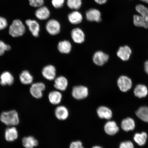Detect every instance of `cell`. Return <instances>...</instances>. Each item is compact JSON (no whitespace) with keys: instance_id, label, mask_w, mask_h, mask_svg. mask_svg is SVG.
Segmentation results:
<instances>
[{"instance_id":"1","label":"cell","mask_w":148,"mask_h":148,"mask_svg":"<svg viewBox=\"0 0 148 148\" xmlns=\"http://www.w3.org/2000/svg\"><path fill=\"white\" fill-rule=\"evenodd\" d=\"M0 120L5 125L14 126L19 123V118L18 113L16 111L12 110L1 113Z\"/></svg>"},{"instance_id":"2","label":"cell","mask_w":148,"mask_h":148,"mask_svg":"<svg viewBox=\"0 0 148 148\" xmlns=\"http://www.w3.org/2000/svg\"><path fill=\"white\" fill-rule=\"evenodd\" d=\"M25 31V27L21 20L16 19L13 21L9 28V33L14 38L23 36Z\"/></svg>"},{"instance_id":"3","label":"cell","mask_w":148,"mask_h":148,"mask_svg":"<svg viewBox=\"0 0 148 148\" xmlns=\"http://www.w3.org/2000/svg\"><path fill=\"white\" fill-rule=\"evenodd\" d=\"M88 89L84 86H76L73 87L72 90V96L74 99L78 100L86 99L88 97Z\"/></svg>"},{"instance_id":"4","label":"cell","mask_w":148,"mask_h":148,"mask_svg":"<svg viewBox=\"0 0 148 148\" xmlns=\"http://www.w3.org/2000/svg\"><path fill=\"white\" fill-rule=\"evenodd\" d=\"M45 85L42 82H37L32 85L30 88V93L36 99H39L42 97L43 92L45 90Z\"/></svg>"},{"instance_id":"5","label":"cell","mask_w":148,"mask_h":148,"mask_svg":"<svg viewBox=\"0 0 148 148\" xmlns=\"http://www.w3.org/2000/svg\"><path fill=\"white\" fill-rule=\"evenodd\" d=\"M46 29L47 32L52 36H55L60 33L61 25L57 20L51 19L46 24Z\"/></svg>"},{"instance_id":"6","label":"cell","mask_w":148,"mask_h":148,"mask_svg":"<svg viewBox=\"0 0 148 148\" xmlns=\"http://www.w3.org/2000/svg\"><path fill=\"white\" fill-rule=\"evenodd\" d=\"M117 84L121 91L126 92L129 91L132 88V81L126 76H121L118 79Z\"/></svg>"},{"instance_id":"7","label":"cell","mask_w":148,"mask_h":148,"mask_svg":"<svg viewBox=\"0 0 148 148\" xmlns=\"http://www.w3.org/2000/svg\"><path fill=\"white\" fill-rule=\"evenodd\" d=\"M109 56L107 53L101 51H98L94 53L92 60L94 64L98 66H102L108 62Z\"/></svg>"},{"instance_id":"8","label":"cell","mask_w":148,"mask_h":148,"mask_svg":"<svg viewBox=\"0 0 148 148\" xmlns=\"http://www.w3.org/2000/svg\"><path fill=\"white\" fill-rule=\"evenodd\" d=\"M42 73L44 78L47 80H53L56 77V69L52 65H48L44 66L42 70Z\"/></svg>"},{"instance_id":"9","label":"cell","mask_w":148,"mask_h":148,"mask_svg":"<svg viewBox=\"0 0 148 148\" xmlns=\"http://www.w3.org/2000/svg\"><path fill=\"white\" fill-rule=\"evenodd\" d=\"M71 37L73 41L76 43H82L85 40L84 32L82 29L78 27L75 28L72 30Z\"/></svg>"},{"instance_id":"10","label":"cell","mask_w":148,"mask_h":148,"mask_svg":"<svg viewBox=\"0 0 148 148\" xmlns=\"http://www.w3.org/2000/svg\"><path fill=\"white\" fill-rule=\"evenodd\" d=\"M101 16L100 12L97 9H90L86 12V19L90 22L99 23L101 21Z\"/></svg>"},{"instance_id":"11","label":"cell","mask_w":148,"mask_h":148,"mask_svg":"<svg viewBox=\"0 0 148 148\" xmlns=\"http://www.w3.org/2000/svg\"><path fill=\"white\" fill-rule=\"evenodd\" d=\"M25 23L33 36L35 37H38L40 27L38 22L35 20L27 19L25 21Z\"/></svg>"},{"instance_id":"12","label":"cell","mask_w":148,"mask_h":148,"mask_svg":"<svg viewBox=\"0 0 148 148\" xmlns=\"http://www.w3.org/2000/svg\"><path fill=\"white\" fill-rule=\"evenodd\" d=\"M68 84L67 79L62 76L56 77L54 79V86L59 91H65L67 88Z\"/></svg>"},{"instance_id":"13","label":"cell","mask_w":148,"mask_h":148,"mask_svg":"<svg viewBox=\"0 0 148 148\" xmlns=\"http://www.w3.org/2000/svg\"><path fill=\"white\" fill-rule=\"evenodd\" d=\"M105 132L110 136H114L119 132V128L115 121H109L105 123L104 127Z\"/></svg>"},{"instance_id":"14","label":"cell","mask_w":148,"mask_h":148,"mask_svg":"<svg viewBox=\"0 0 148 148\" xmlns=\"http://www.w3.org/2000/svg\"><path fill=\"white\" fill-rule=\"evenodd\" d=\"M132 53L130 47L127 46L120 47L117 51V55L121 60L123 61L128 60Z\"/></svg>"},{"instance_id":"15","label":"cell","mask_w":148,"mask_h":148,"mask_svg":"<svg viewBox=\"0 0 148 148\" xmlns=\"http://www.w3.org/2000/svg\"><path fill=\"white\" fill-rule=\"evenodd\" d=\"M56 117L60 120H65L69 116V111L66 107L64 106H60L56 107L55 111Z\"/></svg>"},{"instance_id":"16","label":"cell","mask_w":148,"mask_h":148,"mask_svg":"<svg viewBox=\"0 0 148 148\" xmlns=\"http://www.w3.org/2000/svg\"><path fill=\"white\" fill-rule=\"evenodd\" d=\"M35 14L36 17L38 19L44 20L47 19L49 17L50 12L47 7L42 5L38 7Z\"/></svg>"},{"instance_id":"17","label":"cell","mask_w":148,"mask_h":148,"mask_svg":"<svg viewBox=\"0 0 148 148\" xmlns=\"http://www.w3.org/2000/svg\"><path fill=\"white\" fill-rule=\"evenodd\" d=\"M98 116L102 119L110 120L112 116V112L110 109L105 106H100L97 110Z\"/></svg>"},{"instance_id":"18","label":"cell","mask_w":148,"mask_h":148,"mask_svg":"<svg viewBox=\"0 0 148 148\" xmlns=\"http://www.w3.org/2000/svg\"><path fill=\"white\" fill-rule=\"evenodd\" d=\"M18 137V131L15 127L12 126L7 128L5 130V137L7 141L13 142L17 139Z\"/></svg>"},{"instance_id":"19","label":"cell","mask_w":148,"mask_h":148,"mask_svg":"<svg viewBox=\"0 0 148 148\" xmlns=\"http://www.w3.org/2000/svg\"><path fill=\"white\" fill-rule=\"evenodd\" d=\"M14 81L13 76L8 71L3 72L0 76V84L2 86H11L13 84Z\"/></svg>"},{"instance_id":"20","label":"cell","mask_w":148,"mask_h":148,"mask_svg":"<svg viewBox=\"0 0 148 148\" xmlns=\"http://www.w3.org/2000/svg\"><path fill=\"white\" fill-rule=\"evenodd\" d=\"M136 10L143 19L145 25V28H148V9L144 5H138L136 6Z\"/></svg>"},{"instance_id":"21","label":"cell","mask_w":148,"mask_h":148,"mask_svg":"<svg viewBox=\"0 0 148 148\" xmlns=\"http://www.w3.org/2000/svg\"><path fill=\"white\" fill-rule=\"evenodd\" d=\"M121 126L123 130L125 132H128L134 130L136 127V123L134 119L128 117L122 120Z\"/></svg>"},{"instance_id":"22","label":"cell","mask_w":148,"mask_h":148,"mask_svg":"<svg viewBox=\"0 0 148 148\" xmlns=\"http://www.w3.org/2000/svg\"><path fill=\"white\" fill-rule=\"evenodd\" d=\"M48 98L50 103L52 104L58 105L62 101V95L59 90H53L49 92Z\"/></svg>"},{"instance_id":"23","label":"cell","mask_w":148,"mask_h":148,"mask_svg":"<svg viewBox=\"0 0 148 148\" xmlns=\"http://www.w3.org/2000/svg\"><path fill=\"white\" fill-rule=\"evenodd\" d=\"M68 19L70 23L73 25H77L82 21L83 16L80 12L75 10L68 14Z\"/></svg>"},{"instance_id":"24","label":"cell","mask_w":148,"mask_h":148,"mask_svg":"<svg viewBox=\"0 0 148 148\" xmlns=\"http://www.w3.org/2000/svg\"><path fill=\"white\" fill-rule=\"evenodd\" d=\"M134 95L139 98L145 97L148 93V90L147 86L143 84L137 85L134 90Z\"/></svg>"},{"instance_id":"25","label":"cell","mask_w":148,"mask_h":148,"mask_svg":"<svg viewBox=\"0 0 148 148\" xmlns=\"http://www.w3.org/2000/svg\"><path fill=\"white\" fill-rule=\"evenodd\" d=\"M22 143L25 148H34L38 145V140L34 137L31 136L23 138L22 140Z\"/></svg>"},{"instance_id":"26","label":"cell","mask_w":148,"mask_h":148,"mask_svg":"<svg viewBox=\"0 0 148 148\" xmlns=\"http://www.w3.org/2000/svg\"><path fill=\"white\" fill-rule=\"evenodd\" d=\"M136 115L142 121L148 123V106H142L138 109Z\"/></svg>"},{"instance_id":"27","label":"cell","mask_w":148,"mask_h":148,"mask_svg":"<svg viewBox=\"0 0 148 148\" xmlns=\"http://www.w3.org/2000/svg\"><path fill=\"white\" fill-rule=\"evenodd\" d=\"M58 49L60 53L68 54L71 51L72 45L69 41L67 40H63L59 42Z\"/></svg>"},{"instance_id":"28","label":"cell","mask_w":148,"mask_h":148,"mask_svg":"<svg viewBox=\"0 0 148 148\" xmlns=\"http://www.w3.org/2000/svg\"><path fill=\"white\" fill-rule=\"evenodd\" d=\"M20 82L23 84L29 85L32 83L33 77L29 72L27 70H24L20 75Z\"/></svg>"},{"instance_id":"29","label":"cell","mask_w":148,"mask_h":148,"mask_svg":"<svg viewBox=\"0 0 148 148\" xmlns=\"http://www.w3.org/2000/svg\"><path fill=\"white\" fill-rule=\"evenodd\" d=\"M147 138V134L145 132L136 133L134 136V141L138 145L144 146L146 143Z\"/></svg>"},{"instance_id":"30","label":"cell","mask_w":148,"mask_h":148,"mask_svg":"<svg viewBox=\"0 0 148 148\" xmlns=\"http://www.w3.org/2000/svg\"><path fill=\"white\" fill-rule=\"evenodd\" d=\"M67 6L71 9L78 10L82 5V0H67Z\"/></svg>"},{"instance_id":"31","label":"cell","mask_w":148,"mask_h":148,"mask_svg":"<svg viewBox=\"0 0 148 148\" xmlns=\"http://www.w3.org/2000/svg\"><path fill=\"white\" fill-rule=\"evenodd\" d=\"M134 23L136 27L145 28V25L143 20L140 15H135L134 16Z\"/></svg>"},{"instance_id":"32","label":"cell","mask_w":148,"mask_h":148,"mask_svg":"<svg viewBox=\"0 0 148 148\" xmlns=\"http://www.w3.org/2000/svg\"><path fill=\"white\" fill-rule=\"evenodd\" d=\"M10 46L5 44L4 42L0 40V56L4 54L5 51L10 50Z\"/></svg>"},{"instance_id":"33","label":"cell","mask_w":148,"mask_h":148,"mask_svg":"<svg viewBox=\"0 0 148 148\" xmlns=\"http://www.w3.org/2000/svg\"><path fill=\"white\" fill-rule=\"evenodd\" d=\"M29 4L31 6L38 8L43 5L44 0H29Z\"/></svg>"},{"instance_id":"34","label":"cell","mask_w":148,"mask_h":148,"mask_svg":"<svg viewBox=\"0 0 148 148\" xmlns=\"http://www.w3.org/2000/svg\"><path fill=\"white\" fill-rule=\"evenodd\" d=\"M65 0H51V3L54 8L59 9L63 6Z\"/></svg>"},{"instance_id":"35","label":"cell","mask_w":148,"mask_h":148,"mask_svg":"<svg viewBox=\"0 0 148 148\" xmlns=\"http://www.w3.org/2000/svg\"><path fill=\"white\" fill-rule=\"evenodd\" d=\"M119 148H134V147L132 142L128 140L121 142Z\"/></svg>"},{"instance_id":"36","label":"cell","mask_w":148,"mask_h":148,"mask_svg":"<svg viewBox=\"0 0 148 148\" xmlns=\"http://www.w3.org/2000/svg\"><path fill=\"white\" fill-rule=\"evenodd\" d=\"M69 148H84L82 142L79 140L73 141L70 144Z\"/></svg>"},{"instance_id":"37","label":"cell","mask_w":148,"mask_h":148,"mask_svg":"<svg viewBox=\"0 0 148 148\" xmlns=\"http://www.w3.org/2000/svg\"><path fill=\"white\" fill-rule=\"evenodd\" d=\"M8 25V23L4 18L0 16V30H3Z\"/></svg>"},{"instance_id":"38","label":"cell","mask_w":148,"mask_h":148,"mask_svg":"<svg viewBox=\"0 0 148 148\" xmlns=\"http://www.w3.org/2000/svg\"><path fill=\"white\" fill-rule=\"evenodd\" d=\"M96 3L98 4L102 5L104 4L106 2L107 0H94Z\"/></svg>"},{"instance_id":"39","label":"cell","mask_w":148,"mask_h":148,"mask_svg":"<svg viewBox=\"0 0 148 148\" xmlns=\"http://www.w3.org/2000/svg\"><path fill=\"white\" fill-rule=\"evenodd\" d=\"M144 69L146 73L148 75V60L146 61L144 63Z\"/></svg>"},{"instance_id":"40","label":"cell","mask_w":148,"mask_h":148,"mask_svg":"<svg viewBox=\"0 0 148 148\" xmlns=\"http://www.w3.org/2000/svg\"><path fill=\"white\" fill-rule=\"evenodd\" d=\"M92 148H103L102 147H100L99 146H94L93 147H92Z\"/></svg>"},{"instance_id":"41","label":"cell","mask_w":148,"mask_h":148,"mask_svg":"<svg viewBox=\"0 0 148 148\" xmlns=\"http://www.w3.org/2000/svg\"><path fill=\"white\" fill-rule=\"evenodd\" d=\"M140 1L148 3V0H140Z\"/></svg>"}]
</instances>
